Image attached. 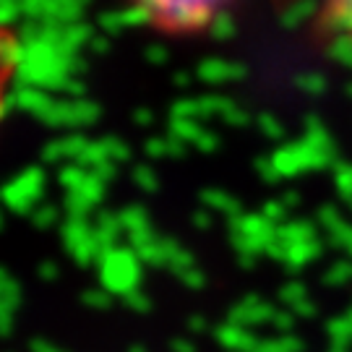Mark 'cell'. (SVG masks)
Listing matches in <instances>:
<instances>
[{
	"label": "cell",
	"instance_id": "d590c367",
	"mask_svg": "<svg viewBox=\"0 0 352 352\" xmlns=\"http://www.w3.org/2000/svg\"><path fill=\"white\" fill-rule=\"evenodd\" d=\"M131 352H146V350H144V347H133Z\"/></svg>",
	"mask_w": 352,
	"mask_h": 352
},
{
	"label": "cell",
	"instance_id": "ac0fdd59",
	"mask_svg": "<svg viewBox=\"0 0 352 352\" xmlns=\"http://www.w3.org/2000/svg\"><path fill=\"white\" fill-rule=\"evenodd\" d=\"M329 235H331V243H334V245H340V248H344V251L350 253V258H352V225H347V222H340V225L334 227Z\"/></svg>",
	"mask_w": 352,
	"mask_h": 352
},
{
	"label": "cell",
	"instance_id": "4fadbf2b",
	"mask_svg": "<svg viewBox=\"0 0 352 352\" xmlns=\"http://www.w3.org/2000/svg\"><path fill=\"white\" fill-rule=\"evenodd\" d=\"M204 204L206 206H212L217 212H225L230 217H238L240 209H238V201L232 199V196H227L222 190H209V193H204Z\"/></svg>",
	"mask_w": 352,
	"mask_h": 352
},
{
	"label": "cell",
	"instance_id": "44dd1931",
	"mask_svg": "<svg viewBox=\"0 0 352 352\" xmlns=\"http://www.w3.org/2000/svg\"><path fill=\"white\" fill-rule=\"evenodd\" d=\"M81 300L91 305V308H107L110 305V292L107 289H87Z\"/></svg>",
	"mask_w": 352,
	"mask_h": 352
},
{
	"label": "cell",
	"instance_id": "9a60e30c",
	"mask_svg": "<svg viewBox=\"0 0 352 352\" xmlns=\"http://www.w3.org/2000/svg\"><path fill=\"white\" fill-rule=\"evenodd\" d=\"M331 52H334V58L344 63L347 68H352V37L350 34H340V37H334L331 42Z\"/></svg>",
	"mask_w": 352,
	"mask_h": 352
},
{
	"label": "cell",
	"instance_id": "8992f818",
	"mask_svg": "<svg viewBox=\"0 0 352 352\" xmlns=\"http://www.w3.org/2000/svg\"><path fill=\"white\" fill-rule=\"evenodd\" d=\"M37 167H29L26 173H21L19 177H13L11 183L6 186V204L11 206L16 214H26L34 209V204L42 199V188L45 180Z\"/></svg>",
	"mask_w": 352,
	"mask_h": 352
},
{
	"label": "cell",
	"instance_id": "d6986e66",
	"mask_svg": "<svg viewBox=\"0 0 352 352\" xmlns=\"http://www.w3.org/2000/svg\"><path fill=\"white\" fill-rule=\"evenodd\" d=\"M337 188L344 199H352V164H340L337 167Z\"/></svg>",
	"mask_w": 352,
	"mask_h": 352
},
{
	"label": "cell",
	"instance_id": "3957f363",
	"mask_svg": "<svg viewBox=\"0 0 352 352\" xmlns=\"http://www.w3.org/2000/svg\"><path fill=\"white\" fill-rule=\"evenodd\" d=\"M232 245L238 248L243 264H253V258L258 253H264L272 240L277 238V225L272 219H266L264 214H253V217H232Z\"/></svg>",
	"mask_w": 352,
	"mask_h": 352
},
{
	"label": "cell",
	"instance_id": "4316f807",
	"mask_svg": "<svg viewBox=\"0 0 352 352\" xmlns=\"http://www.w3.org/2000/svg\"><path fill=\"white\" fill-rule=\"evenodd\" d=\"M261 126H264L266 133H272V139H279V136H282V126H279L274 118L264 115V118H261Z\"/></svg>",
	"mask_w": 352,
	"mask_h": 352
},
{
	"label": "cell",
	"instance_id": "f1b7e54d",
	"mask_svg": "<svg viewBox=\"0 0 352 352\" xmlns=\"http://www.w3.org/2000/svg\"><path fill=\"white\" fill-rule=\"evenodd\" d=\"M292 321H295V314L277 311V316H274V324H277V329H282V331H287V329L292 327Z\"/></svg>",
	"mask_w": 352,
	"mask_h": 352
},
{
	"label": "cell",
	"instance_id": "e0dca14e",
	"mask_svg": "<svg viewBox=\"0 0 352 352\" xmlns=\"http://www.w3.org/2000/svg\"><path fill=\"white\" fill-rule=\"evenodd\" d=\"M350 279H352V258L337 261V264L327 272V285H344V282H350Z\"/></svg>",
	"mask_w": 352,
	"mask_h": 352
},
{
	"label": "cell",
	"instance_id": "f546056e",
	"mask_svg": "<svg viewBox=\"0 0 352 352\" xmlns=\"http://www.w3.org/2000/svg\"><path fill=\"white\" fill-rule=\"evenodd\" d=\"M39 277L47 279V282H50V279H55V277H58V266L52 264V261H45V264L39 266Z\"/></svg>",
	"mask_w": 352,
	"mask_h": 352
},
{
	"label": "cell",
	"instance_id": "7402d4cb",
	"mask_svg": "<svg viewBox=\"0 0 352 352\" xmlns=\"http://www.w3.org/2000/svg\"><path fill=\"white\" fill-rule=\"evenodd\" d=\"M264 217H266V219H272V222L277 225V222H282V219L287 217V206H285L282 201L266 204V206H264Z\"/></svg>",
	"mask_w": 352,
	"mask_h": 352
},
{
	"label": "cell",
	"instance_id": "ffe728a7",
	"mask_svg": "<svg viewBox=\"0 0 352 352\" xmlns=\"http://www.w3.org/2000/svg\"><path fill=\"white\" fill-rule=\"evenodd\" d=\"M305 298H308V295H305V287H302L300 282H289L287 287L282 289V302H285L287 308H292V305L302 302Z\"/></svg>",
	"mask_w": 352,
	"mask_h": 352
},
{
	"label": "cell",
	"instance_id": "484cf974",
	"mask_svg": "<svg viewBox=\"0 0 352 352\" xmlns=\"http://www.w3.org/2000/svg\"><path fill=\"white\" fill-rule=\"evenodd\" d=\"M55 217H58V212H55L52 206H42V209L34 212V222H37L39 227H47L55 222Z\"/></svg>",
	"mask_w": 352,
	"mask_h": 352
},
{
	"label": "cell",
	"instance_id": "d4e9b609",
	"mask_svg": "<svg viewBox=\"0 0 352 352\" xmlns=\"http://www.w3.org/2000/svg\"><path fill=\"white\" fill-rule=\"evenodd\" d=\"M136 183H139L141 188H146V190L157 188V177H154V173H151V170H146V167H139V170H136Z\"/></svg>",
	"mask_w": 352,
	"mask_h": 352
},
{
	"label": "cell",
	"instance_id": "9c48e42d",
	"mask_svg": "<svg viewBox=\"0 0 352 352\" xmlns=\"http://www.w3.org/2000/svg\"><path fill=\"white\" fill-rule=\"evenodd\" d=\"M217 340L230 352H251L258 344L248 329L240 327V324H232V321H227L225 327L217 329Z\"/></svg>",
	"mask_w": 352,
	"mask_h": 352
},
{
	"label": "cell",
	"instance_id": "7c38bea8",
	"mask_svg": "<svg viewBox=\"0 0 352 352\" xmlns=\"http://www.w3.org/2000/svg\"><path fill=\"white\" fill-rule=\"evenodd\" d=\"M118 219H120V225H123V230H126L128 235L141 232V230H146V227H149V214L144 212L141 206H128L126 212L118 214Z\"/></svg>",
	"mask_w": 352,
	"mask_h": 352
},
{
	"label": "cell",
	"instance_id": "603a6c76",
	"mask_svg": "<svg viewBox=\"0 0 352 352\" xmlns=\"http://www.w3.org/2000/svg\"><path fill=\"white\" fill-rule=\"evenodd\" d=\"M123 300H126V305L128 308H133V311H141V314H144V311H149V298H144L139 289H136V292H131V295H126Z\"/></svg>",
	"mask_w": 352,
	"mask_h": 352
},
{
	"label": "cell",
	"instance_id": "2e32d148",
	"mask_svg": "<svg viewBox=\"0 0 352 352\" xmlns=\"http://www.w3.org/2000/svg\"><path fill=\"white\" fill-rule=\"evenodd\" d=\"M201 71H204L201 76L206 78V81H227V78H232V76H235V74H230V71H232V65L219 63V60H209V63H204Z\"/></svg>",
	"mask_w": 352,
	"mask_h": 352
},
{
	"label": "cell",
	"instance_id": "8d00e7d4",
	"mask_svg": "<svg viewBox=\"0 0 352 352\" xmlns=\"http://www.w3.org/2000/svg\"><path fill=\"white\" fill-rule=\"evenodd\" d=\"M350 311H352V308H350Z\"/></svg>",
	"mask_w": 352,
	"mask_h": 352
},
{
	"label": "cell",
	"instance_id": "83f0119b",
	"mask_svg": "<svg viewBox=\"0 0 352 352\" xmlns=\"http://www.w3.org/2000/svg\"><path fill=\"white\" fill-rule=\"evenodd\" d=\"M289 314H295V316H314L316 314V305L311 300H308V298H305L302 302L292 305V308H289Z\"/></svg>",
	"mask_w": 352,
	"mask_h": 352
},
{
	"label": "cell",
	"instance_id": "52a82bcc",
	"mask_svg": "<svg viewBox=\"0 0 352 352\" xmlns=\"http://www.w3.org/2000/svg\"><path fill=\"white\" fill-rule=\"evenodd\" d=\"M274 316H277V311L269 305V302H264V300H258V298H248V300H243L230 314V321L232 324H240V327H256V324H272L274 321Z\"/></svg>",
	"mask_w": 352,
	"mask_h": 352
},
{
	"label": "cell",
	"instance_id": "4dcf8cb0",
	"mask_svg": "<svg viewBox=\"0 0 352 352\" xmlns=\"http://www.w3.org/2000/svg\"><path fill=\"white\" fill-rule=\"evenodd\" d=\"M34 352H63L60 347H55V344H50V342H34V347H32Z\"/></svg>",
	"mask_w": 352,
	"mask_h": 352
},
{
	"label": "cell",
	"instance_id": "d6a6232c",
	"mask_svg": "<svg viewBox=\"0 0 352 352\" xmlns=\"http://www.w3.org/2000/svg\"><path fill=\"white\" fill-rule=\"evenodd\" d=\"M190 329H193V331H204V329H206L201 316H193V318H190Z\"/></svg>",
	"mask_w": 352,
	"mask_h": 352
},
{
	"label": "cell",
	"instance_id": "8fae6325",
	"mask_svg": "<svg viewBox=\"0 0 352 352\" xmlns=\"http://www.w3.org/2000/svg\"><path fill=\"white\" fill-rule=\"evenodd\" d=\"M277 240L282 245H295V243H302V240H316L314 225L300 222V219H295V222H282V225L277 227Z\"/></svg>",
	"mask_w": 352,
	"mask_h": 352
},
{
	"label": "cell",
	"instance_id": "ba28073f",
	"mask_svg": "<svg viewBox=\"0 0 352 352\" xmlns=\"http://www.w3.org/2000/svg\"><path fill=\"white\" fill-rule=\"evenodd\" d=\"M324 21L334 32V37H352V0H324Z\"/></svg>",
	"mask_w": 352,
	"mask_h": 352
},
{
	"label": "cell",
	"instance_id": "7a4b0ae2",
	"mask_svg": "<svg viewBox=\"0 0 352 352\" xmlns=\"http://www.w3.org/2000/svg\"><path fill=\"white\" fill-rule=\"evenodd\" d=\"M141 264L144 261L133 248L115 245L110 251H104L100 258L102 289H107L110 295H123V298L136 292L141 282Z\"/></svg>",
	"mask_w": 352,
	"mask_h": 352
},
{
	"label": "cell",
	"instance_id": "6da1fadb",
	"mask_svg": "<svg viewBox=\"0 0 352 352\" xmlns=\"http://www.w3.org/2000/svg\"><path fill=\"white\" fill-rule=\"evenodd\" d=\"M146 21L175 34H193L209 29L222 16L230 0H133Z\"/></svg>",
	"mask_w": 352,
	"mask_h": 352
},
{
	"label": "cell",
	"instance_id": "5b68a950",
	"mask_svg": "<svg viewBox=\"0 0 352 352\" xmlns=\"http://www.w3.org/2000/svg\"><path fill=\"white\" fill-rule=\"evenodd\" d=\"M63 238L65 248L74 256L78 264H91V261H100L102 258V245L100 238L94 232V227L87 225L84 217H71L63 225Z\"/></svg>",
	"mask_w": 352,
	"mask_h": 352
},
{
	"label": "cell",
	"instance_id": "5bb4252c",
	"mask_svg": "<svg viewBox=\"0 0 352 352\" xmlns=\"http://www.w3.org/2000/svg\"><path fill=\"white\" fill-rule=\"evenodd\" d=\"M329 334H331V342H337V344H344V347H350L352 344V311L337 318V321H331L329 324Z\"/></svg>",
	"mask_w": 352,
	"mask_h": 352
},
{
	"label": "cell",
	"instance_id": "1f68e13d",
	"mask_svg": "<svg viewBox=\"0 0 352 352\" xmlns=\"http://www.w3.org/2000/svg\"><path fill=\"white\" fill-rule=\"evenodd\" d=\"M173 352H196V347H193V344H190V342L177 340L175 344H173Z\"/></svg>",
	"mask_w": 352,
	"mask_h": 352
},
{
	"label": "cell",
	"instance_id": "cb8c5ba5",
	"mask_svg": "<svg viewBox=\"0 0 352 352\" xmlns=\"http://www.w3.org/2000/svg\"><path fill=\"white\" fill-rule=\"evenodd\" d=\"M177 277L183 279V285H188V287H201L204 285V274L196 269V266L186 269V272H183V274H177Z\"/></svg>",
	"mask_w": 352,
	"mask_h": 352
},
{
	"label": "cell",
	"instance_id": "277c9868",
	"mask_svg": "<svg viewBox=\"0 0 352 352\" xmlns=\"http://www.w3.org/2000/svg\"><path fill=\"white\" fill-rule=\"evenodd\" d=\"M274 170H277L279 177H289V175H300L305 170H318L324 164L331 162V154L316 149L314 144L302 139L300 144H289L285 149H279L274 157H269Z\"/></svg>",
	"mask_w": 352,
	"mask_h": 352
},
{
	"label": "cell",
	"instance_id": "30bf717a",
	"mask_svg": "<svg viewBox=\"0 0 352 352\" xmlns=\"http://www.w3.org/2000/svg\"><path fill=\"white\" fill-rule=\"evenodd\" d=\"M19 302H21V289L16 285V279L11 274H3V282H0V321H3L6 334L11 331V318L13 311L19 308Z\"/></svg>",
	"mask_w": 352,
	"mask_h": 352
},
{
	"label": "cell",
	"instance_id": "e575fe53",
	"mask_svg": "<svg viewBox=\"0 0 352 352\" xmlns=\"http://www.w3.org/2000/svg\"><path fill=\"white\" fill-rule=\"evenodd\" d=\"M329 352H347V347H344V344H337V342H331Z\"/></svg>",
	"mask_w": 352,
	"mask_h": 352
},
{
	"label": "cell",
	"instance_id": "836d02e7",
	"mask_svg": "<svg viewBox=\"0 0 352 352\" xmlns=\"http://www.w3.org/2000/svg\"><path fill=\"white\" fill-rule=\"evenodd\" d=\"M209 225H212V219H209L206 214H204V212L196 214V227H201V230H204V227H209Z\"/></svg>",
	"mask_w": 352,
	"mask_h": 352
}]
</instances>
